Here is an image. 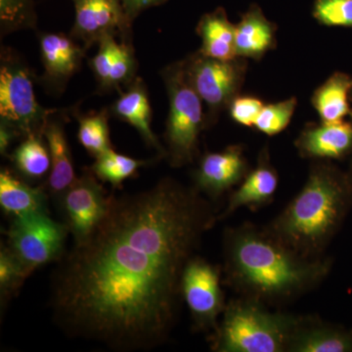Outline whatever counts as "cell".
<instances>
[{
    "instance_id": "6da1fadb",
    "label": "cell",
    "mask_w": 352,
    "mask_h": 352,
    "mask_svg": "<svg viewBox=\"0 0 352 352\" xmlns=\"http://www.w3.org/2000/svg\"><path fill=\"white\" fill-rule=\"evenodd\" d=\"M212 219L207 201L171 178L111 195L100 224L58 261L53 321L67 337L113 351L162 346L177 317L183 272Z\"/></svg>"
},
{
    "instance_id": "7a4b0ae2",
    "label": "cell",
    "mask_w": 352,
    "mask_h": 352,
    "mask_svg": "<svg viewBox=\"0 0 352 352\" xmlns=\"http://www.w3.org/2000/svg\"><path fill=\"white\" fill-rule=\"evenodd\" d=\"M229 256L237 279L266 298L295 294L320 272L317 266L298 261L279 243L254 232L236 236Z\"/></svg>"
},
{
    "instance_id": "3957f363",
    "label": "cell",
    "mask_w": 352,
    "mask_h": 352,
    "mask_svg": "<svg viewBox=\"0 0 352 352\" xmlns=\"http://www.w3.org/2000/svg\"><path fill=\"white\" fill-rule=\"evenodd\" d=\"M339 183L325 168L312 171L302 191L277 223L280 235L298 249L319 247L337 224L342 210Z\"/></svg>"
},
{
    "instance_id": "277c9868",
    "label": "cell",
    "mask_w": 352,
    "mask_h": 352,
    "mask_svg": "<svg viewBox=\"0 0 352 352\" xmlns=\"http://www.w3.org/2000/svg\"><path fill=\"white\" fill-rule=\"evenodd\" d=\"M161 76L170 102L164 132L166 157L171 166L179 168L196 156L199 136L207 120L204 102L190 80L185 59L168 65Z\"/></svg>"
},
{
    "instance_id": "5b68a950",
    "label": "cell",
    "mask_w": 352,
    "mask_h": 352,
    "mask_svg": "<svg viewBox=\"0 0 352 352\" xmlns=\"http://www.w3.org/2000/svg\"><path fill=\"white\" fill-rule=\"evenodd\" d=\"M54 110L36 100L34 76L12 48L2 47L0 55V120L15 127L22 138L43 134L48 116Z\"/></svg>"
},
{
    "instance_id": "8992f818",
    "label": "cell",
    "mask_w": 352,
    "mask_h": 352,
    "mask_svg": "<svg viewBox=\"0 0 352 352\" xmlns=\"http://www.w3.org/2000/svg\"><path fill=\"white\" fill-rule=\"evenodd\" d=\"M283 318L249 303H234L226 310L214 349L224 352H277L287 342Z\"/></svg>"
},
{
    "instance_id": "52a82bcc",
    "label": "cell",
    "mask_w": 352,
    "mask_h": 352,
    "mask_svg": "<svg viewBox=\"0 0 352 352\" xmlns=\"http://www.w3.org/2000/svg\"><path fill=\"white\" fill-rule=\"evenodd\" d=\"M66 223H59L48 212H34L12 217L6 231L8 248L30 273L63 258Z\"/></svg>"
},
{
    "instance_id": "ba28073f",
    "label": "cell",
    "mask_w": 352,
    "mask_h": 352,
    "mask_svg": "<svg viewBox=\"0 0 352 352\" xmlns=\"http://www.w3.org/2000/svg\"><path fill=\"white\" fill-rule=\"evenodd\" d=\"M185 61L190 80L210 115L217 116L239 96L247 73L244 58L214 59L198 51Z\"/></svg>"
},
{
    "instance_id": "9c48e42d",
    "label": "cell",
    "mask_w": 352,
    "mask_h": 352,
    "mask_svg": "<svg viewBox=\"0 0 352 352\" xmlns=\"http://www.w3.org/2000/svg\"><path fill=\"white\" fill-rule=\"evenodd\" d=\"M110 197L91 170H85L65 191L59 201L74 243L87 239L100 224L107 214Z\"/></svg>"
},
{
    "instance_id": "30bf717a",
    "label": "cell",
    "mask_w": 352,
    "mask_h": 352,
    "mask_svg": "<svg viewBox=\"0 0 352 352\" xmlns=\"http://www.w3.org/2000/svg\"><path fill=\"white\" fill-rule=\"evenodd\" d=\"M75 23L69 36L82 43L85 50L106 36L132 41V23L122 0H72Z\"/></svg>"
},
{
    "instance_id": "8fae6325",
    "label": "cell",
    "mask_w": 352,
    "mask_h": 352,
    "mask_svg": "<svg viewBox=\"0 0 352 352\" xmlns=\"http://www.w3.org/2000/svg\"><path fill=\"white\" fill-rule=\"evenodd\" d=\"M182 293L198 326L210 327L223 307L219 275L214 266L201 258L190 259L182 275Z\"/></svg>"
},
{
    "instance_id": "7c38bea8",
    "label": "cell",
    "mask_w": 352,
    "mask_h": 352,
    "mask_svg": "<svg viewBox=\"0 0 352 352\" xmlns=\"http://www.w3.org/2000/svg\"><path fill=\"white\" fill-rule=\"evenodd\" d=\"M38 43L43 67L39 82L50 92L60 94L82 67L87 50L62 32H41Z\"/></svg>"
},
{
    "instance_id": "4fadbf2b",
    "label": "cell",
    "mask_w": 352,
    "mask_h": 352,
    "mask_svg": "<svg viewBox=\"0 0 352 352\" xmlns=\"http://www.w3.org/2000/svg\"><path fill=\"white\" fill-rule=\"evenodd\" d=\"M65 117L58 110L48 116L44 124L43 135L50 150L51 168L46 182L48 192L54 198H61L67 189L76 182V175L73 156L69 148Z\"/></svg>"
},
{
    "instance_id": "5bb4252c",
    "label": "cell",
    "mask_w": 352,
    "mask_h": 352,
    "mask_svg": "<svg viewBox=\"0 0 352 352\" xmlns=\"http://www.w3.org/2000/svg\"><path fill=\"white\" fill-rule=\"evenodd\" d=\"M124 91L120 90V96L113 102L111 112L117 119L133 126L146 145L156 150L160 157H166V148L160 143L153 131L152 108L144 80L136 76Z\"/></svg>"
},
{
    "instance_id": "9a60e30c",
    "label": "cell",
    "mask_w": 352,
    "mask_h": 352,
    "mask_svg": "<svg viewBox=\"0 0 352 352\" xmlns=\"http://www.w3.org/2000/svg\"><path fill=\"white\" fill-rule=\"evenodd\" d=\"M245 168L247 164L239 147L208 153L195 173L197 186L210 195H219L239 182Z\"/></svg>"
},
{
    "instance_id": "2e32d148",
    "label": "cell",
    "mask_w": 352,
    "mask_h": 352,
    "mask_svg": "<svg viewBox=\"0 0 352 352\" xmlns=\"http://www.w3.org/2000/svg\"><path fill=\"white\" fill-rule=\"evenodd\" d=\"M235 27L237 57L259 60L275 47L276 25L265 17L258 4H252Z\"/></svg>"
},
{
    "instance_id": "e0dca14e",
    "label": "cell",
    "mask_w": 352,
    "mask_h": 352,
    "mask_svg": "<svg viewBox=\"0 0 352 352\" xmlns=\"http://www.w3.org/2000/svg\"><path fill=\"white\" fill-rule=\"evenodd\" d=\"M296 144L305 156L337 159L351 149L352 124L340 120L310 126L302 132Z\"/></svg>"
},
{
    "instance_id": "ac0fdd59",
    "label": "cell",
    "mask_w": 352,
    "mask_h": 352,
    "mask_svg": "<svg viewBox=\"0 0 352 352\" xmlns=\"http://www.w3.org/2000/svg\"><path fill=\"white\" fill-rule=\"evenodd\" d=\"M0 206L12 217L34 212H48L47 195L43 187H34L14 170L0 171Z\"/></svg>"
},
{
    "instance_id": "d6986e66",
    "label": "cell",
    "mask_w": 352,
    "mask_h": 352,
    "mask_svg": "<svg viewBox=\"0 0 352 352\" xmlns=\"http://www.w3.org/2000/svg\"><path fill=\"white\" fill-rule=\"evenodd\" d=\"M235 29L222 7L201 16L197 25V34L201 39L199 52L214 59H235Z\"/></svg>"
},
{
    "instance_id": "ffe728a7",
    "label": "cell",
    "mask_w": 352,
    "mask_h": 352,
    "mask_svg": "<svg viewBox=\"0 0 352 352\" xmlns=\"http://www.w3.org/2000/svg\"><path fill=\"white\" fill-rule=\"evenodd\" d=\"M351 90L352 78L342 73L333 74L317 88L311 101L322 122H340L352 116L349 101Z\"/></svg>"
},
{
    "instance_id": "44dd1931",
    "label": "cell",
    "mask_w": 352,
    "mask_h": 352,
    "mask_svg": "<svg viewBox=\"0 0 352 352\" xmlns=\"http://www.w3.org/2000/svg\"><path fill=\"white\" fill-rule=\"evenodd\" d=\"M9 157L14 171L25 182H38L50 175V154L43 134L25 136Z\"/></svg>"
},
{
    "instance_id": "7402d4cb",
    "label": "cell",
    "mask_w": 352,
    "mask_h": 352,
    "mask_svg": "<svg viewBox=\"0 0 352 352\" xmlns=\"http://www.w3.org/2000/svg\"><path fill=\"white\" fill-rule=\"evenodd\" d=\"M277 186V173L268 164H261L248 175L240 188L231 197L227 212L229 214L243 206L263 203L273 196Z\"/></svg>"
},
{
    "instance_id": "603a6c76",
    "label": "cell",
    "mask_w": 352,
    "mask_h": 352,
    "mask_svg": "<svg viewBox=\"0 0 352 352\" xmlns=\"http://www.w3.org/2000/svg\"><path fill=\"white\" fill-rule=\"evenodd\" d=\"M151 161L138 160L119 154L112 149L95 157L91 170L101 182L110 183L113 188H120L122 183L138 175L139 168L148 166Z\"/></svg>"
},
{
    "instance_id": "cb8c5ba5",
    "label": "cell",
    "mask_w": 352,
    "mask_h": 352,
    "mask_svg": "<svg viewBox=\"0 0 352 352\" xmlns=\"http://www.w3.org/2000/svg\"><path fill=\"white\" fill-rule=\"evenodd\" d=\"M76 117L78 122V141L91 156L96 157L112 149L107 109L87 115L76 113Z\"/></svg>"
},
{
    "instance_id": "d4e9b609",
    "label": "cell",
    "mask_w": 352,
    "mask_h": 352,
    "mask_svg": "<svg viewBox=\"0 0 352 352\" xmlns=\"http://www.w3.org/2000/svg\"><path fill=\"white\" fill-rule=\"evenodd\" d=\"M31 273L23 265L17 256L9 249L8 245L1 244L0 249V303L1 310L7 303L17 295L21 287Z\"/></svg>"
},
{
    "instance_id": "484cf974",
    "label": "cell",
    "mask_w": 352,
    "mask_h": 352,
    "mask_svg": "<svg viewBox=\"0 0 352 352\" xmlns=\"http://www.w3.org/2000/svg\"><path fill=\"white\" fill-rule=\"evenodd\" d=\"M36 25L34 0H0L1 36L20 30L34 29Z\"/></svg>"
},
{
    "instance_id": "4316f807",
    "label": "cell",
    "mask_w": 352,
    "mask_h": 352,
    "mask_svg": "<svg viewBox=\"0 0 352 352\" xmlns=\"http://www.w3.org/2000/svg\"><path fill=\"white\" fill-rule=\"evenodd\" d=\"M351 349L349 338L320 329L298 336L293 344L294 351L302 352H344Z\"/></svg>"
},
{
    "instance_id": "83f0119b",
    "label": "cell",
    "mask_w": 352,
    "mask_h": 352,
    "mask_svg": "<svg viewBox=\"0 0 352 352\" xmlns=\"http://www.w3.org/2000/svg\"><path fill=\"white\" fill-rule=\"evenodd\" d=\"M295 97L277 103L264 105L254 122V127L266 135L273 136L289 126L296 108Z\"/></svg>"
},
{
    "instance_id": "f1b7e54d",
    "label": "cell",
    "mask_w": 352,
    "mask_h": 352,
    "mask_svg": "<svg viewBox=\"0 0 352 352\" xmlns=\"http://www.w3.org/2000/svg\"><path fill=\"white\" fill-rule=\"evenodd\" d=\"M138 67L132 41H122L118 45L117 53L111 69L108 92L113 90L120 91L122 85H129L136 78Z\"/></svg>"
},
{
    "instance_id": "f546056e",
    "label": "cell",
    "mask_w": 352,
    "mask_h": 352,
    "mask_svg": "<svg viewBox=\"0 0 352 352\" xmlns=\"http://www.w3.org/2000/svg\"><path fill=\"white\" fill-rule=\"evenodd\" d=\"M314 16L328 27L352 28V0H315Z\"/></svg>"
},
{
    "instance_id": "4dcf8cb0",
    "label": "cell",
    "mask_w": 352,
    "mask_h": 352,
    "mask_svg": "<svg viewBox=\"0 0 352 352\" xmlns=\"http://www.w3.org/2000/svg\"><path fill=\"white\" fill-rule=\"evenodd\" d=\"M97 45L99 46L98 52L90 60L89 67L98 85V92L107 94L109 78L119 43L113 36H106Z\"/></svg>"
},
{
    "instance_id": "1f68e13d",
    "label": "cell",
    "mask_w": 352,
    "mask_h": 352,
    "mask_svg": "<svg viewBox=\"0 0 352 352\" xmlns=\"http://www.w3.org/2000/svg\"><path fill=\"white\" fill-rule=\"evenodd\" d=\"M264 104L261 99L252 96H237L229 106V113L234 122L245 126H254Z\"/></svg>"
},
{
    "instance_id": "d6a6232c",
    "label": "cell",
    "mask_w": 352,
    "mask_h": 352,
    "mask_svg": "<svg viewBox=\"0 0 352 352\" xmlns=\"http://www.w3.org/2000/svg\"><path fill=\"white\" fill-rule=\"evenodd\" d=\"M168 1V0H122L127 18L131 23H133L143 11L152 7L162 6Z\"/></svg>"
},
{
    "instance_id": "836d02e7",
    "label": "cell",
    "mask_w": 352,
    "mask_h": 352,
    "mask_svg": "<svg viewBox=\"0 0 352 352\" xmlns=\"http://www.w3.org/2000/svg\"><path fill=\"white\" fill-rule=\"evenodd\" d=\"M18 138H22V135L15 127L0 120V154L2 156L9 157V148Z\"/></svg>"
}]
</instances>
